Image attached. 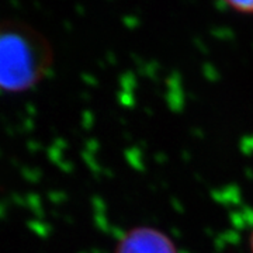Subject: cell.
Wrapping results in <instances>:
<instances>
[{
	"instance_id": "277c9868",
	"label": "cell",
	"mask_w": 253,
	"mask_h": 253,
	"mask_svg": "<svg viewBox=\"0 0 253 253\" xmlns=\"http://www.w3.org/2000/svg\"><path fill=\"white\" fill-rule=\"evenodd\" d=\"M249 251H251V253H253V231L249 236Z\"/></svg>"
},
{
	"instance_id": "7a4b0ae2",
	"label": "cell",
	"mask_w": 253,
	"mask_h": 253,
	"mask_svg": "<svg viewBox=\"0 0 253 253\" xmlns=\"http://www.w3.org/2000/svg\"><path fill=\"white\" fill-rule=\"evenodd\" d=\"M114 253H179L170 236L162 229L138 225L120 238Z\"/></svg>"
},
{
	"instance_id": "6da1fadb",
	"label": "cell",
	"mask_w": 253,
	"mask_h": 253,
	"mask_svg": "<svg viewBox=\"0 0 253 253\" xmlns=\"http://www.w3.org/2000/svg\"><path fill=\"white\" fill-rule=\"evenodd\" d=\"M54 48L31 24L0 20V91L20 94L36 89L54 68Z\"/></svg>"
},
{
	"instance_id": "3957f363",
	"label": "cell",
	"mask_w": 253,
	"mask_h": 253,
	"mask_svg": "<svg viewBox=\"0 0 253 253\" xmlns=\"http://www.w3.org/2000/svg\"><path fill=\"white\" fill-rule=\"evenodd\" d=\"M225 7L236 14H244V16H253V1H235V0H228L224 3Z\"/></svg>"
}]
</instances>
